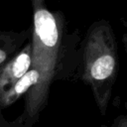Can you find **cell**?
Segmentation results:
<instances>
[{
	"instance_id": "obj_6",
	"label": "cell",
	"mask_w": 127,
	"mask_h": 127,
	"mask_svg": "<svg viewBox=\"0 0 127 127\" xmlns=\"http://www.w3.org/2000/svg\"><path fill=\"white\" fill-rule=\"evenodd\" d=\"M122 43H123L124 50H125V53H126V56H127V33L123 34V36H122ZM125 108L127 110V102L125 103Z\"/></svg>"
},
{
	"instance_id": "obj_7",
	"label": "cell",
	"mask_w": 127,
	"mask_h": 127,
	"mask_svg": "<svg viewBox=\"0 0 127 127\" xmlns=\"http://www.w3.org/2000/svg\"><path fill=\"white\" fill-rule=\"evenodd\" d=\"M6 58H7V55H6V53L3 51V50H1L0 49V64L6 60Z\"/></svg>"
},
{
	"instance_id": "obj_1",
	"label": "cell",
	"mask_w": 127,
	"mask_h": 127,
	"mask_svg": "<svg viewBox=\"0 0 127 127\" xmlns=\"http://www.w3.org/2000/svg\"><path fill=\"white\" fill-rule=\"evenodd\" d=\"M82 60V77L90 85L100 113L105 115L118 74V47L109 22L100 20L90 27Z\"/></svg>"
},
{
	"instance_id": "obj_3",
	"label": "cell",
	"mask_w": 127,
	"mask_h": 127,
	"mask_svg": "<svg viewBox=\"0 0 127 127\" xmlns=\"http://www.w3.org/2000/svg\"><path fill=\"white\" fill-rule=\"evenodd\" d=\"M32 66V44H28L0 73V95L24 76Z\"/></svg>"
},
{
	"instance_id": "obj_2",
	"label": "cell",
	"mask_w": 127,
	"mask_h": 127,
	"mask_svg": "<svg viewBox=\"0 0 127 127\" xmlns=\"http://www.w3.org/2000/svg\"><path fill=\"white\" fill-rule=\"evenodd\" d=\"M31 1L34 10L31 67L40 73L38 84L30 90L27 98V112L32 119L41 110L48 96L55 75L62 35L60 23L46 7L45 0Z\"/></svg>"
},
{
	"instance_id": "obj_4",
	"label": "cell",
	"mask_w": 127,
	"mask_h": 127,
	"mask_svg": "<svg viewBox=\"0 0 127 127\" xmlns=\"http://www.w3.org/2000/svg\"><path fill=\"white\" fill-rule=\"evenodd\" d=\"M40 80V73L35 68H30V70L17 80L9 89H7L2 95H0V103L2 106H8L15 102L21 95L26 93L35 87Z\"/></svg>"
},
{
	"instance_id": "obj_5",
	"label": "cell",
	"mask_w": 127,
	"mask_h": 127,
	"mask_svg": "<svg viewBox=\"0 0 127 127\" xmlns=\"http://www.w3.org/2000/svg\"><path fill=\"white\" fill-rule=\"evenodd\" d=\"M109 127H127V115H119Z\"/></svg>"
}]
</instances>
